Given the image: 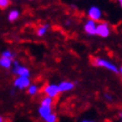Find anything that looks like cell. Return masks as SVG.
Returning <instances> with one entry per match:
<instances>
[{
  "label": "cell",
  "instance_id": "1",
  "mask_svg": "<svg viewBox=\"0 0 122 122\" xmlns=\"http://www.w3.org/2000/svg\"><path fill=\"white\" fill-rule=\"evenodd\" d=\"M92 62L95 66H99V67H103L106 68L110 71H112L114 73H118L119 72V69L117 68V66L115 64H113L112 62H110L108 60H105L103 58H99V57H94L92 59Z\"/></svg>",
  "mask_w": 122,
  "mask_h": 122
},
{
  "label": "cell",
  "instance_id": "2",
  "mask_svg": "<svg viewBox=\"0 0 122 122\" xmlns=\"http://www.w3.org/2000/svg\"><path fill=\"white\" fill-rule=\"evenodd\" d=\"M12 72L18 76H23V77H29L30 76V71L27 67L20 65L18 61L14 60L13 61V69Z\"/></svg>",
  "mask_w": 122,
  "mask_h": 122
},
{
  "label": "cell",
  "instance_id": "3",
  "mask_svg": "<svg viewBox=\"0 0 122 122\" xmlns=\"http://www.w3.org/2000/svg\"><path fill=\"white\" fill-rule=\"evenodd\" d=\"M96 35L106 38L110 35V27L107 22H99L96 27Z\"/></svg>",
  "mask_w": 122,
  "mask_h": 122
},
{
  "label": "cell",
  "instance_id": "4",
  "mask_svg": "<svg viewBox=\"0 0 122 122\" xmlns=\"http://www.w3.org/2000/svg\"><path fill=\"white\" fill-rule=\"evenodd\" d=\"M87 15H88L89 19L93 20L95 22L100 21V20L102 19V11H101V9L97 6H91L88 9Z\"/></svg>",
  "mask_w": 122,
  "mask_h": 122
},
{
  "label": "cell",
  "instance_id": "5",
  "mask_svg": "<svg viewBox=\"0 0 122 122\" xmlns=\"http://www.w3.org/2000/svg\"><path fill=\"white\" fill-rule=\"evenodd\" d=\"M43 92L46 94V96H48V97L53 99L54 97H57V95L60 93V91H59L58 85H56V84H48V85H46L44 87Z\"/></svg>",
  "mask_w": 122,
  "mask_h": 122
},
{
  "label": "cell",
  "instance_id": "6",
  "mask_svg": "<svg viewBox=\"0 0 122 122\" xmlns=\"http://www.w3.org/2000/svg\"><path fill=\"white\" fill-rule=\"evenodd\" d=\"M30 84V79L29 77H23V76H18V77L14 80V86L17 87L18 89H25L28 88Z\"/></svg>",
  "mask_w": 122,
  "mask_h": 122
},
{
  "label": "cell",
  "instance_id": "7",
  "mask_svg": "<svg viewBox=\"0 0 122 122\" xmlns=\"http://www.w3.org/2000/svg\"><path fill=\"white\" fill-rule=\"evenodd\" d=\"M96 27L97 23L91 19H88L84 24V31L88 35H96Z\"/></svg>",
  "mask_w": 122,
  "mask_h": 122
},
{
  "label": "cell",
  "instance_id": "8",
  "mask_svg": "<svg viewBox=\"0 0 122 122\" xmlns=\"http://www.w3.org/2000/svg\"><path fill=\"white\" fill-rule=\"evenodd\" d=\"M38 113L40 115V117H41L43 120L46 119L48 116L52 113L51 106H42V105H40V107L38 108Z\"/></svg>",
  "mask_w": 122,
  "mask_h": 122
},
{
  "label": "cell",
  "instance_id": "9",
  "mask_svg": "<svg viewBox=\"0 0 122 122\" xmlns=\"http://www.w3.org/2000/svg\"><path fill=\"white\" fill-rule=\"evenodd\" d=\"M58 87L60 92H66V91H70L74 88V83L70 82V81H63V82L59 83Z\"/></svg>",
  "mask_w": 122,
  "mask_h": 122
},
{
  "label": "cell",
  "instance_id": "10",
  "mask_svg": "<svg viewBox=\"0 0 122 122\" xmlns=\"http://www.w3.org/2000/svg\"><path fill=\"white\" fill-rule=\"evenodd\" d=\"M13 65V61L12 59L9 58H5V57H1L0 58V66L5 69H9L11 68V66Z\"/></svg>",
  "mask_w": 122,
  "mask_h": 122
},
{
  "label": "cell",
  "instance_id": "11",
  "mask_svg": "<svg viewBox=\"0 0 122 122\" xmlns=\"http://www.w3.org/2000/svg\"><path fill=\"white\" fill-rule=\"evenodd\" d=\"M50 25L49 24H43L41 26H39V28L37 29V35L38 36H43V35L46 34L47 30L49 29Z\"/></svg>",
  "mask_w": 122,
  "mask_h": 122
},
{
  "label": "cell",
  "instance_id": "12",
  "mask_svg": "<svg viewBox=\"0 0 122 122\" xmlns=\"http://www.w3.org/2000/svg\"><path fill=\"white\" fill-rule=\"evenodd\" d=\"M19 15H20V13H19L18 10H11V11L9 12V14H8V20L10 22H13L16 19H18Z\"/></svg>",
  "mask_w": 122,
  "mask_h": 122
},
{
  "label": "cell",
  "instance_id": "13",
  "mask_svg": "<svg viewBox=\"0 0 122 122\" xmlns=\"http://www.w3.org/2000/svg\"><path fill=\"white\" fill-rule=\"evenodd\" d=\"M52 103H53V99L48 97V96L44 97L41 100V105L42 106H51V107H52Z\"/></svg>",
  "mask_w": 122,
  "mask_h": 122
},
{
  "label": "cell",
  "instance_id": "14",
  "mask_svg": "<svg viewBox=\"0 0 122 122\" xmlns=\"http://www.w3.org/2000/svg\"><path fill=\"white\" fill-rule=\"evenodd\" d=\"M37 92H38V86L37 85L31 84L28 87V94L29 95H35V94H37Z\"/></svg>",
  "mask_w": 122,
  "mask_h": 122
},
{
  "label": "cell",
  "instance_id": "15",
  "mask_svg": "<svg viewBox=\"0 0 122 122\" xmlns=\"http://www.w3.org/2000/svg\"><path fill=\"white\" fill-rule=\"evenodd\" d=\"M2 57L9 58V59H13L14 54H13L11 51H9V50H5V51L2 52Z\"/></svg>",
  "mask_w": 122,
  "mask_h": 122
},
{
  "label": "cell",
  "instance_id": "16",
  "mask_svg": "<svg viewBox=\"0 0 122 122\" xmlns=\"http://www.w3.org/2000/svg\"><path fill=\"white\" fill-rule=\"evenodd\" d=\"M45 122H56L57 121V116L54 113H51L46 119H44Z\"/></svg>",
  "mask_w": 122,
  "mask_h": 122
},
{
  "label": "cell",
  "instance_id": "17",
  "mask_svg": "<svg viewBox=\"0 0 122 122\" xmlns=\"http://www.w3.org/2000/svg\"><path fill=\"white\" fill-rule=\"evenodd\" d=\"M10 5V0H0V8L5 9Z\"/></svg>",
  "mask_w": 122,
  "mask_h": 122
},
{
  "label": "cell",
  "instance_id": "18",
  "mask_svg": "<svg viewBox=\"0 0 122 122\" xmlns=\"http://www.w3.org/2000/svg\"><path fill=\"white\" fill-rule=\"evenodd\" d=\"M104 96H105V98H106V99H108L109 101H111V100L113 99V97H112V96H111L110 94H107V93H106V94H105Z\"/></svg>",
  "mask_w": 122,
  "mask_h": 122
},
{
  "label": "cell",
  "instance_id": "19",
  "mask_svg": "<svg viewBox=\"0 0 122 122\" xmlns=\"http://www.w3.org/2000/svg\"><path fill=\"white\" fill-rule=\"evenodd\" d=\"M118 1V3L120 4V6H121V8H122V0H117Z\"/></svg>",
  "mask_w": 122,
  "mask_h": 122
},
{
  "label": "cell",
  "instance_id": "20",
  "mask_svg": "<svg viewBox=\"0 0 122 122\" xmlns=\"http://www.w3.org/2000/svg\"><path fill=\"white\" fill-rule=\"evenodd\" d=\"M119 73H120V74H121V76H122V66L119 68Z\"/></svg>",
  "mask_w": 122,
  "mask_h": 122
},
{
  "label": "cell",
  "instance_id": "21",
  "mask_svg": "<svg viewBox=\"0 0 122 122\" xmlns=\"http://www.w3.org/2000/svg\"><path fill=\"white\" fill-rule=\"evenodd\" d=\"M0 122H4V119H3L2 116H0Z\"/></svg>",
  "mask_w": 122,
  "mask_h": 122
},
{
  "label": "cell",
  "instance_id": "22",
  "mask_svg": "<svg viewBox=\"0 0 122 122\" xmlns=\"http://www.w3.org/2000/svg\"><path fill=\"white\" fill-rule=\"evenodd\" d=\"M82 122H93V121H89V120H83Z\"/></svg>",
  "mask_w": 122,
  "mask_h": 122
},
{
  "label": "cell",
  "instance_id": "23",
  "mask_svg": "<svg viewBox=\"0 0 122 122\" xmlns=\"http://www.w3.org/2000/svg\"><path fill=\"white\" fill-rule=\"evenodd\" d=\"M70 24V21H66V25H69Z\"/></svg>",
  "mask_w": 122,
  "mask_h": 122
},
{
  "label": "cell",
  "instance_id": "24",
  "mask_svg": "<svg viewBox=\"0 0 122 122\" xmlns=\"http://www.w3.org/2000/svg\"><path fill=\"white\" fill-rule=\"evenodd\" d=\"M119 115H120V117H122V112H120V113H119Z\"/></svg>",
  "mask_w": 122,
  "mask_h": 122
},
{
  "label": "cell",
  "instance_id": "25",
  "mask_svg": "<svg viewBox=\"0 0 122 122\" xmlns=\"http://www.w3.org/2000/svg\"><path fill=\"white\" fill-rule=\"evenodd\" d=\"M31 1H32V0H31Z\"/></svg>",
  "mask_w": 122,
  "mask_h": 122
}]
</instances>
